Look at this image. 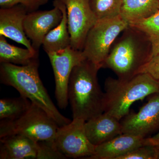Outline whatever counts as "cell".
Segmentation results:
<instances>
[{
    "label": "cell",
    "instance_id": "obj_1",
    "mask_svg": "<svg viewBox=\"0 0 159 159\" xmlns=\"http://www.w3.org/2000/svg\"><path fill=\"white\" fill-rule=\"evenodd\" d=\"M101 68L85 58L74 67L68 85L73 119L88 121L104 112V93L98 78Z\"/></svg>",
    "mask_w": 159,
    "mask_h": 159
},
{
    "label": "cell",
    "instance_id": "obj_2",
    "mask_svg": "<svg viewBox=\"0 0 159 159\" xmlns=\"http://www.w3.org/2000/svg\"><path fill=\"white\" fill-rule=\"evenodd\" d=\"M114 43L102 68L110 69L118 79L126 80L139 74L152 57L150 37L129 25Z\"/></svg>",
    "mask_w": 159,
    "mask_h": 159
},
{
    "label": "cell",
    "instance_id": "obj_3",
    "mask_svg": "<svg viewBox=\"0 0 159 159\" xmlns=\"http://www.w3.org/2000/svg\"><path fill=\"white\" fill-rule=\"evenodd\" d=\"M39 66L38 58L26 65L2 63L0 65L1 83L14 88L20 96L43 109L59 126L68 124L71 120L60 112L43 84L39 74Z\"/></svg>",
    "mask_w": 159,
    "mask_h": 159
},
{
    "label": "cell",
    "instance_id": "obj_4",
    "mask_svg": "<svg viewBox=\"0 0 159 159\" xmlns=\"http://www.w3.org/2000/svg\"><path fill=\"white\" fill-rule=\"evenodd\" d=\"M104 90V112L120 121L129 113L134 102L159 94V80L147 74H138L126 80L109 77Z\"/></svg>",
    "mask_w": 159,
    "mask_h": 159
},
{
    "label": "cell",
    "instance_id": "obj_5",
    "mask_svg": "<svg viewBox=\"0 0 159 159\" xmlns=\"http://www.w3.org/2000/svg\"><path fill=\"white\" fill-rule=\"evenodd\" d=\"M58 126L45 111L31 102L28 110L17 119L1 120L0 138L20 134L36 142L54 144Z\"/></svg>",
    "mask_w": 159,
    "mask_h": 159
},
{
    "label": "cell",
    "instance_id": "obj_6",
    "mask_svg": "<svg viewBox=\"0 0 159 159\" xmlns=\"http://www.w3.org/2000/svg\"><path fill=\"white\" fill-rule=\"evenodd\" d=\"M128 26L120 15L97 20L86 38L82 51L84 57L102 68L114 43Z\"/></svg>",
    "mask_w": 159,
    "mask_h": 159
},
{
    "label": "cell",
    "instance_id": "obj_7",
    "mask_svg": "<svg viewBox=\"0 0 159 159\" xmlns=\"http://www.w3.org/2000/svg\"><path fill=\"white\" fill-rule=\"evenodd\" d=\"M85 122L82 119H73L68 124L58 126L54 146L67 158L89 159L95 154L96 146L87 136Z\"/></svg>",
    "mask_w": 159,
    "mask_h": 159
},
{
    "label": "cell",
    "instance_id": "obj_8",
    "mask_svg": "<svg viewBox=\"0 0 159 159\" xmlns=\"http://www.w3.org/2000/svg\"><path fill=\"white\" fill-rule=\"evenodd\" d=\"M47 54L54 72L55 96L57 104L60 108L64 109L68 105V85L72 70L85 57L82 51L75 50L71 46L63 50Z\"/></svg>",
    "mask_w": 159,
    "mask_h": 159
},
{
    "label": "cell",
    "instance_id": "obj_9",
    "mask_svg": "<svg viewBox=\"0 0 159 159\" xmlns=\"http://www.w3.org/2000/svg\"><path fill=\"white\" fill-rule=\"evenodd\" d=\"M65 5L71 46L82 51L89 31L97 22L90 0H61Z\"/></svg>",
    "mask_w": 159,
    "mask_h": 159
},
{
    "label": "cell",
    "instance_id": "obj_10",
    "mask_svg": "<svg viewBox=\"0 0 159 159\" xmlns=\"http://www.w3.org/2000/svg\"><path fill=\"white\" fill-rule=\"evenodd\" d=\"M124 118L121 122L122 133L146 138L159 127V94H154L138 112Z\"/></svg>",
    "mask_w": 159,
    "mask_h": 159
},
{
    "label": "cell",
    "instance_id": "obj_11",
    "mask_svg": "<svg viewBox=\"0 0 159 159\" xmlns=\"http://www.w3.org/2000/svg\"><path fill=\"white\" fill-rule=\"evenodd\" d=\"M50 10L28 12L24 20V26L27 37L32 47L39 52L46 35L58 25L62 19L61 9L56 5Z\"/></svg>",
    "mask_w": 159,
    "mask_h": 159
},
{
    "label": "cell",
    "instance_id": "obj_12",
    "mask_svg": "<svg viewBox=\"0 0 159 159\" xmlns=\"http://www.w3.org/2000/svg\"><path fill=\"white\" fill-rule=\"evenodd\" d=\"M28 13L25 7L20 4L8 8H1L0 35L10 39L31 51H36L24 29V20Z\"/></svg>",
    "mask_w": 159,
    "mask_h": 159
},
{
    "label": "cell",
    "instance_id": "obj_13",
    "mask_svg": "<svg viewBox=\"0 0 159 159\" xmlns=\"http://www.w3.org/2000/svg\"><path fill=\"white\" fill-rule=\"evenodd\" d=\"M85 128L89 141L96 146L123 134L120 121L105 112L86 121Z\"/></svg>",
    "mask_w": 159,
    "mask_h": 159
},
{
    "label": "cell",
    "instance_id": "obj_14",
    "mask_svg": "<svg viewBox=\"0 0 159 159\" xmlns=\"http://www.w3.org/2000/svg\"><path fill=\"white\" fill-rule=\"evenodd\" d=\"M147 138L122 134L108 142L97 145L89 159H119L140 146L146 145Z\"/></svg>",
    "mask_w": 159,
    "mask_h": 159
},
{
    "label": "cell",
    "instance_id": "obj_15",
    "mask_svg": "<svg viewBox=\"0 0 159 159\" xmlns=\"http://www.w3.org/2000/svg\"><path fill=\"white\" fill-rule=\"evenodd\" d=\"M37 142L20 134L0 138V159H36Z\"/></svg>",
    "mask_w": 159,
    "mask_h": 159
},
{
    "label": "cell",
    "instance_id": "obj_16",
    "mask_svg": "<svg viewBox=\"0 0 159 159\" xmlns=\"http://www.w3.org/2000/svg\"><path fill=\"white\" fill-rule=\"evenodd\" d=\"M53 5L61 9L62 17L59 25L48 33L44 39L42 46L46 53L56 52L71 46L65 5L61 0H54Z\"/></svg>",
    "mask_w": 159,
    "mask_h": 159
},
{
    "label": "cell",
    "instance_id": "obj_17",
    "mask_svg": "<svg viewBox=\"0 0 159 159\" xmlns=\"http://www.w3.org/2000/svg\"><path fill=\"white\" fill-rule=\"evenodd\" d=\"M159 10V0H122L120 15L129 25L148 18Z\"/></svg>",
    "mask_w": 159,
    "mask_h": 159
},
{
    "label": "cell",
    "instance_id": "obj_18",
    "mask_svg": "<svg viewBox=\"0 0 159 159\" xmlns=\"http://www.w3.org/2000/svg\"><path fill=\"white\" fill-rule=\"evenodd\" d=\"M6 37L0 35V63L26 65L38 58L39 52L9 44Z\"/></svg>",
    "mask_w": 159,
    "mask_h": 159
},
{
    "label": "cell",
    "instance_id": "obj_19",
    "mask_svg": "<svg viewBox=\"0 0 159 159\" xmlns=\"http://www.w3.org/2000/svg\"><path fill=\"white\" fill-rule=\"evenodd\" d=\"M31 101L20 96L17 98H6L0 100V119H15L28 110Z\"/></svg>",
    "mask_w": 159,
    "mask_h": 159
},
{
    "label": "cell",
    "instance_id": "obj_20",
    "mask_svg": "<svg viewBox=\"0 0 159 159\" xmlns=\"http://www.w3.org/2000/svg\"><path fill=\"white\" fill-rule=\"evenodd\" d=\"M122 0H90L92 10L97 19L110 18L120 15Z\"/></svg>",
    "mask_w": 159,
    "mask_h": 159
},
{
    "label": "cell",
    "instance_id": "obj_21",
    "mask_svg": "<svg viewBox=\"0 0 159 159\" xmlns=\"http://www.w3.org/2000/svg\"><path fill=\"white\" fill-rule=\"evenodd\" d=\"M129 26L134 27L151 36L159 35V10L153 15Z\"/></svg>",
    "mask_w": 159,
    "mask_h": 159
},
{
    "label": "cell",
    "instance_id": "obj_22",
    "mask_svg": "<svg viewBox=\"0 0 159 159\" xmlns=\"http://www.w3.org/2000/svg\"><path fill=\"white\" fill-rule=\"evenodd\" d=\"M119 159H157V155L153 145H145L125 154Z\"/></svg>",
    "mask_w": 159,
    "mask_h": 159
},
{
    "label": "cell",
    "instance_id": "obj_23",
    "mask_svg": "<svg viewBox=\"0 0 159 159\" xmlns=\"http://www.w3.org/2000/svg\"><path fill=\"white\" fill-rule=\"evenodd\" d=\"M38 149L36 159H63L66 157L54 147V144L48 142H37Z\"/></svg>",
    "mask_w": 159,
    "mask_h": 159
},
{
    "label": "cell",
    "instance_id": "obj_24",
    "mask_svg": "<svg viewBox=\"0 0 159 159\" xmlns=\"http://www.w3.org/2000/svg\"><path fill=\"white\" fill-rule=\"evenodd\" d=\"M49 0H0L1 8H8L17 5L25 7L28 12L36 11L40 6L45 5Z\"/></svg>",
    "mask_w": 159,
    "mask_h": 159
},
{
    "label": "cell",
    "instance_id": "obj_25",
    "mask_svg": "<svg viewBox=\"0 0 159 159\" xmlns=\"http://www.w3.org/2000/svg\"><path fill=\"white\" fill-rule=\"evenodd\" d=\"M139 74H147L159 80V54L153 55L145 65Z\"/></svg>",
    "mask_w": 159,
    "mask_h": 159
},
{
    "label": "cell",
    "instance_id": "obj_26",
    "mask_svg": "<svg viewBox=\"0 0 159 159\" xmlns=\"http://www.w3.org/2000/svg\"><path fill=\"white\" fill-rule=\"evenodd\" d=\"M146 145H153L157 151V159H159V131L153 136L147 138Z\"/></svg>",
    "mask_w": 159,
    "mask_h": 159
},
{
    "label": "cell",
    "instance_id": "obj_27",
    "mask_svg": "<svg viewBox=\"0 0 159 159\" xmlns=\"http://www.w3.org/2000/svg\"><path fill=\"white\" fill-rule=\"evenodd\" d=\"M149 37L152 47V56L159 54V35Z\"/></svg>",
    "mask_w": 159,
    "mask_h": 159
},
{
    "label": "cell",
    "instance_id": "obj_28",
    "mask_svg": "<svg viewBox=\"0 0 159 159\" xmlns=\"http://www.w3.org/2000/svg\"></svg>",
    "mask_w": 159,
    "mask_h": 159
}]
</instances>
